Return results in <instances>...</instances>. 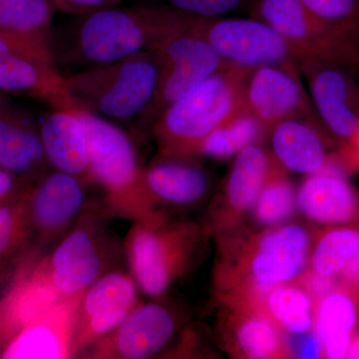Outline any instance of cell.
I'll return each mask as SVG.
<instances>
[{"label": "cell", "instance_id": "1", "mask_svg": "<svg viewBox=\"0 0 359 359\" xmlns=\"http://www.w3.org/2000/svg\"><path fill=\"white\" fill-rule=\"evenodd\" d=\"M314 231L299 223L257 230L244 224L214 237L212 273L215 301L235 299L302 278L308 271Z\"/></svg>", "mask_w": 359, "mask_h": 359}, {"label": "cell", "instance_id": "3", "mask_svg": "<svg viewBox=\"0 0 359 359\" xmlns=\"http://www.w3.org/2000/svg\"><path fill=\"white\" fill-rule=\"evenodd\" d=\"M191 15L172 6H112L86 14L73 32L67 59L82 70L155 51Z\"/></svg>", "mask_w": 359, "mask_h": 359}, {"label": "cell", "instance_id": "30", "mask_svg": "<svg viewBox=\"0 0 359 359\" xmlns=\"http://www.w3.org/2000/svg\"><path fill=\"white\" fill-rule=\"evenodd\" d=\"M53 11L49 0H0V34L50 44Z\"/></svg>", "mask_w": 359, "mask_h": 359}, {"label": "cell", "instance_id": "41", "mask_svg": "<svg viewBox=\"0 0 359 359\" xmlns=\"http://www.w3.org/2000/svg\"><path fill=\"white\" fill-rule=\"evenodd\" d=\"M351 292H353V294L354 295V297H355V301L358 302V308H359V287L358 289L351 290Z\"/></svg>", "mask_w": 359, "mask_h": 359}, {"label": "cell", "instance_id": "28", "mask_svg": "<svg viewBox=\"0 0 359 359\" xmlns=\"http://www.w3.org/2000/svg\"><path fill=\"white\" fill-rule=\"evenodd\" d=\"M266 136L268 130L244 106L207 137L199 157L231 159L252 144L264 143Z\"/></svg>", "mask_w": 359, "mask_h": 359}, {"label": "cell", "instance_id": "35", "mask_svg": "<svg viewBox=\"0 0 359 359\" xmlns=\"http://www.w3.org/2000/svg\"><path fill=\"white\" fill-rule=\"evenodd\" d=\"M32 184L26 183L14 175L0 169V205L18 199Z\"/></svg>", "mask_w": 359, "mask_h": 359}, {"label": "cell", "instance_id": "4", "mask_svg": "<svg viewBox=\"0 0 359 359\" xmlns=\"http://www.w3.org/2000/svg\"><path fill=\"white\" fill-rule=\"evenodd\" d=\"M252 69L229 63L167 108L150 132L156 156L200 159L207 137L244 107L245 82Z\"/></svg>", "mask_w": 359, "mask_h": 359}, {"label": "cell", "instance_id": "40", "mask_svg": "<svg viewBox=\"0 0 359 359\" xmlns=\"http://www.w3.org/2000/svg\"><path fill=\"white\" fill-rule=\"evenodd\" d=\"M346 358H359V328L356 330L355 334L351 339Z\"/></svg>", "mask_w": 359, "mask_h": 359}, {"label": "cell", "instance_id": "14", "mask_svg": "<svg viewBox=\"0 0 359 359\" xmlns=\"http://www.w3.org/2000/svg\"><path fill=\"white\" fill-rule=\"evenodd\" d=\"M86 184L72 175L47 172L27 191L32 245L48 250L74 226L91 204Z\"/></svg>", "mask_w": 359, "mask_h": 359}, {"label": "cell", "instance_id": "32", "mask_svg": "<svg viewBox=\"0 0 359 359\" xmlns=\"http://www.w3.org/2000/svg\"><path fill=\"white\" fill-rule=\"evenodd\" d=\"M309 11L359 39V0H299Z\"/></svg>", "mask_w": 359, "mask_h": 359}, {"label": "cell", "instance_id": "38", "mask_svg": "<svg viewBox=\"0 0 359 359\" xmlns=\"http://www.w3.org/2000/svg\"><path fill=\"white\" fill-rule=\"evenodd\" d=\"M23 255H21V256L18 257V259L13 262V263L7 264V266L0 269V297L4 295L7 287H8L9 285L13 282V278L15 276L16 273H18V268H20Z\"/></svg>", "mask_w": 359, "mask_h": 359}, {"label": "cell", "instance_id": "2", "mask_svg": "<svg viewBox=\"0 0 359 359\" xmlns=\"http://www.w3.org/2000/svg\"><path fill=\"white\" fill-rule=\"evenodd\" d=\"M209 238L202 223L171 214L133 222L123 243L129 273L150 299L166 297L199 264Z\"/></svg>", "mask_w": 359, "mask_h": 359}, {"label": "cell", "instance_id": "17", "mask_svg": "<svg viewBox=\"0 0 359 359\" xmlns=\"http://www.w3.org/2000/svg\"><path fill=\"white\" fill-rule=\"evenodd\" d=\"M244 106L268 132L276 123L290 118H308L320 123L299 67L292 63L259 66L250 71L245 82Z\"/></svg>", "mask_w": 359, "mask_h": 359}, {"label": "cell", "instance_id": "11", "mask_svg": "<svg viewBox=\"0 0 359 359\" xmlns=\"http://www.w3.org/2000/svg\"><path fill=\"white\" fill-rule=\"evenodd\" d=\"M0 93L27 97L50 108H79L56 66L50 44L1 34Z\"/></svg>", "mask_w": 359, "mask_h": 359}, {"label": "cell", "instance_id": "22", "mask_svg": "<svg viewBox=\"0 0 359 359\" xmlns=\"http://www.w3.org/2000/svg\"><path fill=\"white\" fill-rule=\"evenodd\" d=\"M266 139L276 162L287 172L306 176L325 169L332 153L328 145L335 144L320 123L308 118H290L269 128Z\"/></svg>", "mask_w": 359, "mask_h": 359}, {"label": "cell", "instance_id": "27", "mask_svg": "<svg viewBox=\"0 0 359 359\" xmlns=\"http://www.w3.org/2000/svg\"><path fill=\"white\" fill-rule=\"evenodd\" d=\"M358 254V228L325 226L320 230L316 229L308 271L323 278H337Z\"/></svg>", "mask_w": 359, "mask_h": 359}, {"label": "cell", "instance_id": "23", "mask_svg": "<svg viewBox=\"0 0 359 359\" xmlns=\"http://www.w3.org/2000/svg\"><path fill=\"white\" fill-rule=\"evenodd\" d=\"M83 294L65 297L26 325L9 344L4 358H70L78 304Z\"/></svg>", "mask_w": 359, "mask_h": 359}, {"label": "cell", "instance_id": "7", "mask_svg": "<svg viewBox=\"0 0 359 359\" xmlns=\"http://www.w3.org/2000/svg\"><path fill=\"white\" fill-rule=\"evenodd\" d=\"M159 67L154 51L93 66L65 76L79 107L114 121H136L154 96Z\"/></svg>", "mask_w": 359, "mask_h": 359}, {"label": "cell", "instance_id": "19", "mask_svg": "<svg viewBox=\"0 0 359 359\" xmlns=\"http://www.w3.org/2000/svg\"><path fill=\"white\" fill-rule=\"evenodd\" d=\"M304 275L292 282L216 302L236 304L261 314L289 339L314 334L318 299L309 289Z\"/></svg>", "mask_w": 359, "mask_h": 359}, {"label": "cell", "instance_id": "36", "mask_svg": "<svg viewBox=\"0 0 359 359\" xmlns=\"http://www.w3.org/2000/svg\"><path fill=\"white\" fill-rule=\"evenodd\" d=\"M337 149L346 161L351 172L354 173L359 171V125L351 140L347 142L346 145L339 146Z\"/></svg>", "mask_w": 359, "mask_h": 359}, {"label": "cell", "instance_id": "10", "mask_svg": "<svg viewBox=\"0 0 359 359\" xmlns=\"http://www.w3.org/2000/svg\"><path fill=\"white\" fill-rule=\"evenodd\" d=\"M250 15L275 28L309 57L358 72V37L316 15L299 0H252Z\"/></svg>", "mask_w": 359, "mask_h": 359}, {"label": "cell", "instance_id": "20", "mask_svg": "<svg viewBox=\"0 0 359 359\" xmlns=\"http://www.w3.org/2000/svg\"><path fill=\"white\" fill-rule=\"evenodd\" d=\"M144 182L153 204L160 211L191 209L202 204L212 190L211 174L200 159L155 156L144 167Z\"/></svg>", "mask_w": 359, "mask_h": 359}, {"label": "cell", "instance_id": "16", "mask_svg": "<svg viewBox=\"0 0 359 359\" xmlns=\"http://www.w3.org/2000/svg\"><path fill=\"white\" fill-rule=\"evenodd\" d=\"M140 289L129 271L118 268L101 276L78 304L70 358L115 330L141 302Z\"/></svg>", "mask_w": 359, "mask_h": 359}, {"label": "cell", "instance_id": "9", "mask_svg": "<svg viewBox=\"0 0 359 359\" xmlns=\"http://www.w3.org/2000/svg\"><path fill=\"white\" fill-rule=\"evenodd\" d=\"M191 25L230 65L250 68L289 63L299 66L311 58L275 28L257 18L194 15Z\"/></svg>", "mask_w": 359, "mask_h": 359}, {"label": "cell", "instance_id": "33", "mask_svg": "<svg viewBox=\"0 0 359 359\" xmlns=\"http://www.w3.org/2000/svg\"><path fill=\"white\" fill-rule=\"evenodd\" d=\"M171 6L199 18H219L244 6L247 0H169Z\"/></svg>", "mask_w": 359, "mask_h": 359}, {"label": "cell", "instance_id": "18", "mask_svg": "<svg viewBox=\"0 0 359 359\" xmlns=\"http://www.w3.org/2000/svg\"><path fill=\"white\" fill-rule=\"evenodd\" d=\"M215 334L219 347L231 358H294L289 337L261 314L236 304L216 302Z\"/></svg>", "mask_w": 359, "mask_h": 359}, {"label": "cell", "instance_id": "26", "mask_svg": "<svg viewBox=\"0 0 359 359\" xmlns=\"http://www.w3.org/2000/svg\"><path fill=\"white\" fill-rule=\"evenodd\" d=\"M358 311L353 292L339 283L318 299L314 335L320 358H346L358 330Z\"/></svg>", "mask_w": 359, "mask_h": 359}, {"label": "cell", "instance_id": "34", "mask_svg": "<svg viewBox=\"0 0 359 359\" xmlns=\"http://www.w3.org/2000/svg\"><path fill=\"white\" fill-rule=\"evenodd\" d=\"M122 0H49L54 9L79 16L116 6Z\"/></svg>", "mask_w": 359, "mask_h": 359}, {"label": "cell", "instance_id": "25", "mask_svg": "<svg viewBox=\"0 0 359 359\" xmlns=\"http://www.w3.org/2000/svg\"><path fill=\"white\" fill-rule=\"evenodd\" d=\"M76 109L51 108L40 123V138L52 170L72 175L91 185L86 133Z\"/></svg>", "mask_w": 359, "mask_h": 359}, {"label": "cell", "instance_id": "15", "mask_svg": "<svg viewBox=\"0 0 359 359\" xmlns=\"http://www.w3.org/2000/svg\"><path fill=\"white\" fill-rule=\"evenodd\" d=\"M323 128L337 145H346L359 125L355 71L330 61L308 58L297 66Z\"/></svg>", "mask_w": 359, "mask_h": 359}, {"label": "cell", "instance_id": "6", "mask_svg": "<svg viewBox=\"0 0 359 359\" xmlns=\"http://www.w3.org/2000/svg\"><path fill=\"white\" fill-rule=\"evenodd\" d=\"M100 204L89 208L39 262L52 285L62 297L80 295L101 276L119 268L123 243L111 230Z\"/></svg>", "mask_w": 359, "mask_h": 359}, {"label": "cell", "instance_id": "21", "mask_svg": "<svg viewBox=\"0 0 359 359\" xmlns=\"http://www.w3.org/2000/svg\"><path fill=\"white\" fill-rule=\"evenodd\" d=\"M0 93V169L33 184L48 172L39 127Z\"/></svg>", "mask_w": 359, "mask_h": 359}, {"label": "cell", "instance_id": "8", "mask_svg": "<svg viewBox=\"0 0 359 359\" xmlns=\"http://www.w3.org/2000/svg\"><path fill=\"white\" fill-rule=\"evenodd\" d=\"M193 16L154 51L159 76L152 100L136 120V130L140 134L151 132L167 108L229 65L193 29Z\"/></svg>", "mask_w": 359, "mask_h": 359}, {"label": "cell", "instance_id": "39", "mask_svg": "<svg viewBox=\"0 0 359 359\" xmlns=\"http://www.w3.org/2000/svg\"><path fill=\"white\" fill-rule=\"evenodd\" d=\"M15 335L13 328L7 323L4 316L0 313V358H4V353Z\"/></svg>", "mask_w": 359, "mask_h": 359}, {"label": "cell", "instance_id": "5", "mask_svg": "<svg viewBox=\"0 0 359 359\" xmlns=\"http://www.w3.org/2000/svg\"><path fill=\"white\" fill-rule=\"evenodd\" d=\"M76 110L86 133L90 182L102 193L104 212L131 223L168 214L155 207L146 190L144 167L131 137L105 118Z\"/></svg>", "mask_w": 359, "mask_h": 359}, {"label": "cell", "instance_id": "12", "mask_svg": "<svg viewBox=\"0 0 359 359\" xmlns=\"http://www.w3.org/2000/svg\"><path fill=\"white\" fill-rule=\"evenodd\" d=\"M184 325L183 313L166 297L141 301L113 332L79 358L149 359L165 355Z\"/></svg>", "mask_w": 359, "mask_h": 359}, {"label": "cell", "instance_id": "24", "mask_svg": "<svg viewBox=\"0 0 359 359\" xmlns=\"http://www.w3.org/2000/svg\"><path fill=\"white\" fill-rule=\"evenodd\" d=\"M297 199V211L313 223L359 229V192L344 177L325 172L306 176Z\"/></svg>", "mask_w": 359, "mask_h": 359}, {"label": "cell", "instance_id": "13", "mask_svg": "<svg viewBox=\"0 0 359 359\" xmlns=\"http://www.w3.org/2000/svg\"><path fill=\"white\" fill-rule=\"evenodd\" d=\"M273 162V155L264 143L252 144L233 157L202 223L210 237L223 235L244 224Z\"/></svg>", "mask_w": 359, "mask_h": 359}, {"label": "cell", "instance_id": "37", "mask_svg": "<svg viewBox=\"0 0 359 359\" xmlns=\"http://www.w3.org/2000/svg\"><path fill=\"white\" fill-rule=\"evenodd\" d=\"M339 283L353 290L359 287V254L351 259L339 276Z\"/></svg>", "mask_w": 359, "mask_h": 359}, {"label": "cell", "instance_id": "29", "mask_svg": "<svg viewBox=\"0 0 359 359\" xmlns=\"http://www.w3.org/2000/svg\"><path fill=\"white\" fill-rule=\"evenodd\" d=\"M297 189L290 179L289 172L273 158L250 215L261 228L287 223L297 211Z\"/></svg>", "mask_w": 359, "mask_h": 359}, {"label": "cell", "instance_id": "31", "mask_svg": "<svg viewBox=\"0 0 359 359\" xmlns=\"http://www.w3.org/2000/svg\"><path fill=\"white\" fill-rule=\"evenodd\" d=\"M27 191L18 199L0 205V269L18 259L32 245Z\"/></svg>", "mask_w": 359, "mask_h": 359}]
</instances>
